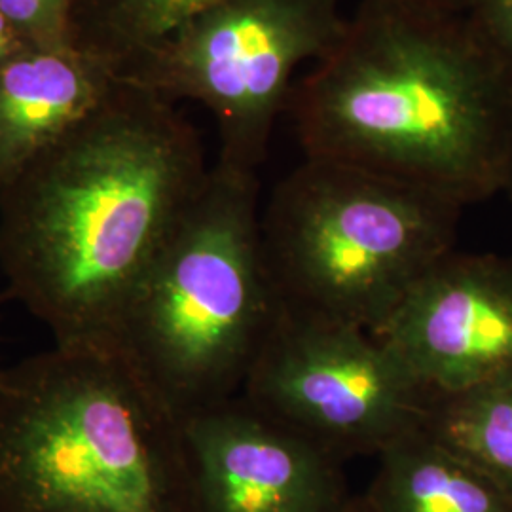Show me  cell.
<instances>
[{"label":"cell","instance_id":"obj_5","mask_svg":"<svg viewBox=\"0 0 512 512\" xmlns=\"http://www.w3.org/2000/svg\"><path fill=\"white\" fill-rule=\"evenodd\" d=\"M463 205L357 165L306 156L260 213L279 304L374 330L456 249Z\"/></svg>","mask_w":512,"mask_h":512},{"label":"cell","instance_id":"obj_2","mask_svg":"<svg viewBox=\"0 0 512 512\" xmlns=\"http://www.w3.org/2000/svg\"><path fill=\"white\" fill-rule=\"evenodd\" d=\"M304 154L357 165L467 207L503 192L512 69L463 14L359 0L342 38L294 84Z\"/></svg>","mask_w":512,"mask_h":512},{"label":"cell","instance_id":"obj_10","mask_svg":"<svg viewBox=\"0 0 512 512\" xmlns=\"http://www.w3.org/2000/svg\"><path fill=\"white\" fill-rule=\"evenodd\" d=\"M114 80L73 48H31L0 63V188L86 118Z\"/></svg>","mask_w":512,"mask_h":512},{"label":"cell","instance_id":"obj_15","mask_svg":"<svg viewBox=\"0 0 512 512\" xmlns=\"http://www.w3.org/2000/svg\"><path fill=\"white\" fill-rule=\"evenodd\" d=\"M463 16L480 40L512 69V0H469Z\"/></svg>","mask_w":512,"mask_h":512},{"label":"cell","instance_id":"obj_1","mask_svg":"<svg viewBox=\"0 0 512 512\" xmlns=\"http://www.w3.org/2000/svg\"><path fill=\"white\" fill-rule=\"evenodd\" d=\"M209 167L173 101L114 80L86 118L0 188L8 294L55 344L112 340Z\"/></svg>","mask_w":512,"mask_h":512},{"label":"cell","instance_id":"obj_9","mask_svg":"<svg viewBox=\"0 0 512 512\" xmlns=\"http://www.w3.org/2000/svg\"><path fill=\"white\" fill-rule=\"evenodd\" d=\"M200 512H338L351 492L344 461L245 397L184 416Z\"/></svg>","mask_w":512,"mask_h":512},{"label":"cell","instance_id":"obj_14","mask_svg":"<svg viewBox=\"0 0 512 512\" xmlns=\"http://www.w3.org/2000/svg\"><path fill=\"white\" fill-rule=\"evenodd\" d=\"M74 0H0V12L33 48H71Z\"/></svg>","mask_w":512,"mask_h":512},{"label":"cell","instance_id":"obj_6","mask_svg":"<svg viewBox=\"0 0 512 512\" xmlns=\"http://www.w3.org/2000/svg\"><path fill=\"white\" fill-rule=\"evenodd\" d=\"M348 18L340 0H228L192 19L116 80L167 101L202 103L217 122L219 162L258 171L296 71L329 54Z\"/></svg>","mask_w":512,"mask_h":512},{"label":"cell","instance_id":"obj_12","mask_svg":"<svg viewBox=\"0 0 512 512\" xmlns=\"http://www.w3.org/2000/svg\"><path fill=\"white\" fill-rule=\"evenodd\" d=\"M228 0H74L71 48L118 78L192 19Z\"/></svg>","mask_w":512,"mask_h":512},{"label":"cell","instance_id":"obj_16","mask_svg":"<svg viewBox=\"0 0 512 512\" xmlns=\"http://www.w3.org/2000/svg\"><path fill=\"white\" fill-rule=\"evenodd\" d=\"M31 48L33 46H29V42L19 35L18 29L0 12V63Z\"/></svg>","mask_w":512,"mask_h":512},{"label":"cell","instance_id":"obj_13","mask_svg":"<svg viewBox=\"0 0 512 512\" xmlns=\"http://www.w3.org/2000/svg\"><path fill=\"white\" fill-rule=\"evenodd\" d=\"M421 429L512 492V370L431 397Z\"/></svg>","mask_w":512,"mask_h":512},{"label":"cell","instance_id":"obj_7","mask_svg":"<svg viewBox=\"0 0 512 512\" xmlns=\"http://www.w3.org/2000/svg\"><path fill=\"white\" fill-rule=\"evenodd\" d=\"M239 395L344 463L421 429L431 401L374 332L283 304Z\"/></svg>","mask_w":512,"mask_h":512},{"label":"cell","instance_id":"obj_20","mask_svg":"<svg viewBox=\"0 0 512 512\" xmlns=\"http://www.w3.org/2000/svg\"><path fill=\"white\" fill-rule=\"evenodd\" d=\"M0 368H2V366H0Z\"/></svg>","mask_w":512,"mask_h":512},{"label":"cell","instance_id":"obj_18","mask_svg":"<svg viewBox=\"0 0 512 512\" xmlns=\"http://www.w3.org/2000/svg\"><path fill=\"white\" fill-rule=\"evenodd\" d=\"M338 512H372L365 494H353L348 499V503Z\"/></svg>","mask_w":512,"mask_h":512},{"label":"cell","instance_id":"obj_17","mask_svg":"<svg viewBox=\"0 0 512 512\" xmlns=\"http://www.w3.org/2000/svg\"><path fill=\"white\" fill-rule=\"evenodd\" d=\"M382 2L437 12V14H463L469 0H382Z\"/></svg>","mask_w":512,"mask_h":512},{"label":"cell","instance_id":"obj_4","mask_svg":"<svg viewBox=\"0 0 512 512\" xmlns=\"http://www.w3.org/2000/svg\"><path fill=\"white\" fill-rule=\"evenodd\" d=\"M260 213L256 171L217 160L112 334L183 418L241 393L274 323Z\"/></svg>","mask_w":512,"mask_h":512},{"label":"cell","instance_id":"obj_8","mask_svg":"<svg viewBox=\"0 0 512 512\" xmlns=\"http://www.w3.org/2000/svg\"><path fill=\"white\" fill-rule=\"evenodd\" d=\"M374 334L431 397L512 370V256L456 247Z\"/></svg>","mask_w":512,"mask_h":512},{"label":"cell","instance_id":"obj_19","mask_svg":"<svg viewBox=\"0 0 512 512\" xmlns=\"http://www.w3.org/2000/svg\"><path fill=\"white\" fill-rule=\"evenodd\" d=\"M503 192L511 198L512 202V147L511 156H509V165H507V179H505V188H503Z\"/></svg>","mask_w":512,"mask_h":512},{"label":"cell","instance_id":"obj_21","mask_svg":"<svg viewBox=\"0 0 512 512\" xmlns=\"http://www.w3.org/2000/svg\"><path fill=\"white\" fill-rule=\"evenodd\" d=\"M512 256V255H511Z\"/></svg>","mask_w":512,"mask_h":512},{"label":"cell","instance_id":"obj_3","mask_svg":"<svg viewBox=\"0 0 512 512\" xmlns=\"http://www.w3.org/2000/svg\"><path fill=\"white\" fill-rule=\"evenodd\" d=\"M0 512H200L183 416L114 340L2 366Z\"/></svg>","mask_w":512,"mask_h":512},{"label":"cell","instance_id":"obj_11","mask_svg":"<svg viewBox=\"0 0 512 512\" xmlns=\"http://www.w3.org/2000/svg\"><path fill=\"white\" fill-rule=\"evenodd\" d=\"M372 512H512L501 482L418 429L378 456Z\"/></svg>","mask_w":512,"mask_h":512}]
</instances>
